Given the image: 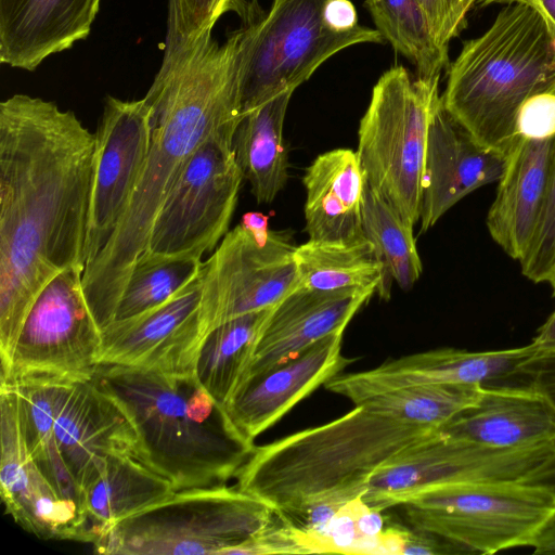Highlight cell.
I'll use <instances>...</instances> for the list:
<instances>
[{
    "instance_id": "16",
    "label": "cell",
    "mask_w": 555,
    "mask_h": 555,
    "mask_svg": "<svg viewBox=\"0 0 555 555\" xmlns=\"http://www.w3.org/2000/svg\"><path fill=\"white\" fill-rule=\"evenodd\" d=\"M538 352L532 343L492 351L441 348L403 356L374 369L339 374L324 384L358 404L374 395L431 384L493 386L519 377L521 364Z\"/></svg>"
},
{
    "instance_id": "32",
    "label": "cell",
    "mask_w": 555,
    "mask_h": 555,
    "mask_svg": "<svg viewBox=\"0 0 555 555\" xmlns=\"http://www.w3.org/2000/svg\"><path fill=\"white\" fill-rule=\"evenodd\" d=\"M365 237L374 245L390 279L410 289L423 272L413 227L375 191L365 184L362 205Z\"/></svg>"
},
{
    "instance_id": "23",
    "label": "cell",
    "mask_w": 555,
    "mask_h": 555,
    "mask_svg": "<svg viewBox=\"0 0 555 555\" xmlns=\"http://www.w3.org/2000/svg\"><path fill=\"white\" fill-rule=\"evenodd\" d=\"M439 431L499 449L551 444L555 443V405L529 383L483 386L478 401Z\"/></svg>"
},
{
    "instance_id": "17",
    "label": "cell",
    "mask_w": 555,
    "mask_h": 555,
    "mask_svg": "<svg viewBox=\"0 0 555 555\" xmlns=\"http://www.w3.org/2000/svg\"><path fill=\"white\" fill-rule=\"evenodd\" d=\"M0 491L5 511L24 530L46 540L92 543L85 512L65 500L30 457L14 393L0 387Z\"/></svg>"
},
{
    "instance_id": "26",
    "label": "cell",
    "mask_w": 555,
    "mask_h": 555,
    "mask_svg": "<svg viewBox=\"0 0 555 555\" xmlns=\"http://www.w3.org/2000/svg\"><path fill=\"white\" fill-rule=\"evenodd\" d=\"M176 492L172 483L132 456L108 459L81 489L93 542L113 524Z\"/></svg>"
},
{
    "instance_id": "22",
    "label": "cell",
    "mask_w": 555,
    "mask_h": 555,
    "mask_svg": "<svg viewBox=\"0 0 555 555\" xmlns=\"http://www.w3.org/2000/svg\"><path fill=\"white\" fill-rule=\"evenodd\" d=\"M555 159V135H517L486 224L492 240L521 261L537 233L547 199Z\"/></svg>"
},
{
    "instance_id": "15",
    "label": "cell",
    "mask_w": 555,
    "mask_h": 555,
    "mask_svg": "<svg viewBox=\"0 0 555 555\" xmlns=\"http://www.w3.org/2000/svg\"><path fill=\"white\" fill-rule=\"evenodd\" d=\"M199 279L165 302L102 330L100 365H118L168 375L195 374L205 335L197 310Z\"/></svg>"
},
{
    "instance_id": "34",
    "label": "cell",
    "mask_w": 555,
    "mask_h": 555,
    "mask_svg": "<svg viewBox=\"0 0 555 555\" xmlns=\"http://www.w3.org/2000/svg\"><path fill=\"white\" fill-rule=\"evenodd\" d=\"M519 262L522 275L533 283L546 282L555 263V159L541 221L527 255Z\"/></svg>"
},
{
    "instance_id": "20",
    "label": "cell",
    "mask_w": 555,
    "mask_h": 555,
    "mask_svg": "<svg viewBox=\"0 0 555 555\" xmlns=\"http://www.w3.org/2000/svg\"><path fill=\"white\" fill-rule=\"evenodd\" d=\"M54 438L80 492L108 459H137L138 438L129 416L94 376L73 385L56 416Z\"/></svg>"
},
{
    "instance_id": "9",
    "label": "cell",
    "mask_w": 555,
    "mask_h": 555,
    "mask_svg": "<svg viewBox=\"0 0 555 555\" xmlns=\"http://www.w3.org/2000/svg\"><path fill=\"white\" fill-rule=\"evenodd\" d=\"M401 506L412 528L467 554H494L532 546L555 518V492L529 481L462 482L423 491Z\"/></svg>"
},
{
    "instance_id": "3",
    "label": "cell",
    "mask_w": 555,
    "mask_h": 555,
    "mask_svg": "<svg viewBox=\"0 0 555 555\" xmlns=\"http://www.w3.org/2000/svg\"><path fill=\"white\" fill-rule=\"evenodd\" d=\"M437 433L354 405L334 421L255 446L236 487L286 521L315 506L339 511L365 493L379 467Z\"/></svg>"
},
{
    "instance_id": "8",
    "label": "cell",
    "mask_w": 555,
    "mask_h": 555,
    "mask_svg": "<svg viewBox=\"0 0 555 555\" xmlns=\"http://www.w3.org/2000/svg\"><path fill=\"white\" fill-rule=\"evenodd\" d=\"M439 79L412 78L403 66L385 72L372 90L358 131L365 184L412 225L420 221L427 133Z\"/></svg>"
},
{
    "instance_id": "33",
    "label": "cell",
    "mask_w": 555,
    "mask_h": 555,
    "mask_svg": "<svg viewBox=\"0 0 555 555\" xmlns=\"http://www.w3.org/2000/svg\"><path fill=\"white\" fill-rule=\"evenodd\" d=\"M202 264L197 258L143 251L131 269L112 322L130 319L165 302L198 278Z\"/></svg>"
},
{
    "instance_id": "37",
    "label": "cell",
    "mask_w": 555,
    "mask_h": 555,
    "mask_svg": "<svg viewBox=\"0 0 555 555\" xmlns=\"http://www.w3.org/2000/svg\"><path fill=\"white\" fill-rule=\"evenodd\" d=\"M519 375L555 405V351L537 352L521 364ZM534 483L546 486L555 492V464Z\"/></svg>"
},
{
    "instance_id": "40",
    "label": "cell",
    "mask_w": 555,
    "mask_h": 555,
    "mask_svg": "<svg viewBox=\"0 0 555 555\" xmlns=\"http://www.w3.org/2000/svg\"><path fill=\"white\" fill-rule=\"evenodd\" d=\"M481 5L490 3H522L537 10L555 31V0H480Z\"/></svg>"
},
{
    "instance_id": "14",
    "label": "cell",
    "mask_w": 555,
    "mask_h": 555,
    "mask_svg": "<svg viewBox=\"0 0 555 555\" xmlns=\"http://www.w3.org/2000/svg\"><path fill=\"white\" fill-rule=\"evenodd\" d=\"M151 133V108L144 98H106L94 133L86 266L109 241L128 207L147 157Z\"/></svg>"
},
{
    "instance_id": "25",
    "label": "cell",
    "mask_w": 555,
    "mask_h": 555,
    "mask_svg": "<svg viewBox=\"0 0 555 555\" xmlns=\"http://www.w3.org/2000/svg\"><path fill=\"white\" fill-rule=\"evenodd\" d=\"M302 183L309 240L350 244L366 238L362 225L365 179L354 151L320 154L306 169Z\"/></svg>"
},
{
    "instance_id": "6",
    "label": "cell",
    "mask_w": 555,
    "mask_h": 555,
    "mask_svg": "<svg viewBox=\"0 0 555 555\" xmlns=\"http://www.w3.org/2000/svg\"><path fill=\"white\" fill-rule=\"evenodd\" d=\"M327 0H272L263 13L254 2L235 0L242 20L238 87L242 116L307 81L331 56L359 43H382L377 29L332 30L323 10Z\"/></svg>"
},
{
    "instance_id": "35",
    "label": "cell",
    "mask_w": 555,
    "mask_h": 555,
    "mask_svg": "<svg viewBox=\"0 0 555 555\" xmlns=\"http://www.w3.org/2000/svg\"><path fill=\"white\" fill-rule=\"evenodd\" d=\"M437 44L448 52L450 41L466 25V15L476 0H418Z\"/></svg>"
},
{
    "instance_id": "1",
    "label": "cell",
    "mask_w": 555,
    "mask_h": 555,
    "mask_svg": "<svg viewBox=\"0 0 555 555\" xmlns=\"http://www.w3.org/2000/svg\"><path fill=\"white\" fill-rule=\"evenodd\" d=\"M94 146L54 102L14 94L0 103L1 372L44 285L85 269Z\"/></svg>"
},
{
    "instance_id": "38",
    "label": "cell",
    "mask_w": 555,
    "mask_h": 555,
    "mask_svg": "<svg viewBox=\"0 0 555 555\" xmlns=\"http://www.w3.org/2000/svg\"><path fill=\"white\" fill-rule=\"evenodd\" d=\"M235 0H177L181 27L189 36L212 29L216 22L232 10Z\"/></svg>"
},
{
    "instance_id": "42",
    "label": "cell",
    "mask_w": 555,
    "mask_h": 555,
    "mask_svg": "<svg viewBox=\"0 0 555 555\" xmlns=\"http://www.w3.org/2000/svg\"><path fill=\"white\" fill-rule=\"evenodd\" d=\"M531 547L534 554L555 555V518L545 526Z\"/></svg>"
},
{
    "instance_id": "12",
    "label": "cell",
    "mask_w": 555,
    "mask_h": 555,
    "mask_svg": "<svg viewBox=\"0 0 555 555\" xmlns=\"http://www.w3.org/2000/svg\"><path fill=\"white\" fill-rule=\"evenodd\" d=\"M233 140L212 137L192 155L154 219L145 250L202 259L216 249L229 232L244 179Z\"/></svg>"
},
{
    "instance_id": "18",
    "label": "cell",
    "mask_w": 555,
    "mask_h": 555,
    "mask_svg": "<svg viewBox=\"0 0 555 555\" xmlns=\"http://www.w3.org/2000/svg\"><path fill=\"white\" fill-rule=\"evenodd\" d=\"M344 332L332 333L296 358L245 378L222 406L234 435L255 439L320 386L341 374L352 359L343 354Z\"/></svg>"
},
{
    "instance_id": "30",
    "label": "cell",
    "mask_w": 555,
    "mask_h": 555,
    "mask_svg": "<svg viewBox=\"0 0 555 555\" xmlns=\"http://www.w3.org/2000/svg\"><path fill=\"white\" fill-rule=\"evenodd\" d=\"M365 5L376 29L414 65L417 78H440L448 52L435 41L418 0H365Z\"/></svg>"
},
{
    "instance_id": "27",
    "label": "cell",
    "mask_w": 555,
    "mask_h": 555,
    "mask_svg": "<svg viewBox=\"0 0 555 555\" xmlns=\"http://www.w3.org/2000/svg\"><path fill=\"white\" fill-rule=\"evenodd\" d=\"M293 91L283 92L243 116L233 140L236 160L258 204H270L287 181L283 127Z\"/></svg>"
},
{
    "instance_id": "19",
    "label": "cell",
    "mask_w": 555,
    "mask_h": 555,
    "mask_svg": "<svg viewBox=\"0 0 555 555\" xmlns=\"http://www.w3.org/2000/svg\"><path fill=\"white\" fill-rule=\"evenodd\" d=\"M507 154L479 142L444 106L434 104L425 151L420 221L427 231L457 202L502 177Z\"/></svg>"
},
{
    "instance_id": "4",
    "label": "cell",
    "mask_w": 555,
    "mask_h": 555,
    "mask_svg": "<svg viewBox=\"0 0 555 555\" xmlns=\"http://www.w3.org/2000/svg\"><path fill=\"white\" fill-rule=\"evenodd\" d=\"M94 378L129 416L137 460L176 491L225 485L255 448L237 439L222 406L195 374L100 365Z\"/></svg>"
},
{
    "instance_id": "13",
    "label": "cell",
    "mask_w": 555,
    "mask_h": 555,
    "mask_svg": "<svg viewBox=\"0 0 555 555\" xmlns=\"http://www.w3.org/2000/svg\"><path fill=\"white\" fill-rule=\"evenodd\" d=\"M83 268L69 267L36 297L1 380L43 375L82 380L100 366L102 331L82 289Z\"/></svg>"
},
{
    "instance_id": "7",
    "label": "cell",
    "mask_w": 555,
    "mask_h": 555,
    "mask_svg": "<svg viewBox=\"0 0 555 555\" xmlns=\"http://www.w3.org/2000/svg\"><path fill=\"white\" fill-rule=\"evenodd\" d=\"M274 511L225 485L176 491L106 528L94 550L115 555H229Z\"/></svg>"
},
{
    "instance_id": "5",
    "label": "cell",
    "mask_w": 555,
    "mask_h": 555,
    "mask_svg": "<svg viewBox=\"0 0 555 555\" xmlns=\"http://www.w3.org/2000/svg\"><path fill=\"white\" fill-rule=\"evenodd\" d=\"M555 80V31L533 8L508 3L466 41L448 74L444 106L482 144L508 154L520 108Z\"/></svg>"
},
{
    "instance_id": "31",
    "label": "cell",
    "mask_w": 555,
    "mask_h": 555,
    "mask_svg": "<svg viewBox=\"0 0 555 555\" xmlns=\"http://www.w3.org/2000/svg\"><path fill=\"white\" fill-rule=\"evenodd\" d=\"M483 386L431 384L374 395L354 405L402 422L439 429L474 405Z\"/></svg>"
},
{
    "instance_id": "43",
    "label": "cell",
    "mask_w": 555,
    "mask_h": 555,
    "mask_svg": "<svg viewBox=\"0 0 555 555\" xmlns=\"http://www.w3.org/2000/svg\"><path fill=\"white\" fill-rule=\"evenodd\" d=\"M546 283H548L551 285V287L553 289V296H555V263L553 266V269L550 273V276H548Z\"/></svg>"
},
{
    "instance_id": "28",
    "label": "cell",
    "mask_w": 555,
    "mask_h": 555,
    "mask_svg": "<svg viewBox=\"0 0 555 555\" xmlns=\"http://www.w3.org/2000/svg\"><path fill=\"white\" fill-rule=\"evenodd\" d=\"M295 258L300 285L320 291L374 288L388 300L390 276L374 245L311 241L297 246Z\"/></svg>"
},
{
    "instance_id": "21",
    "label": "cell",
    "mask_w": 555,
    "mask_h": 555,
    "mask_svg": "<svg viewBox=\"0 0 555 555\" xmlns=\"http://www.w3.org/2000/svg\"><path fill=\"white\" fill-rule=\"evenodd\" d=\"M374 293V288L320 291L298 286L272 307L244 379L296 358L332 333L345 332Z\"/></svg>"
},
{
    "instance_id": "10",
    "label": "cell",
    "mask_w": 555,
    "mask_h": 555,
    "mask_svg": "<svg viewBox=\"0 0 555 555\" xmlns=\"http://www.w3.org/2000/svg\"><path fill=\"white\" fill-rule=\"evenodd\" d=\"M297 245L268 217L246 212L203 262L197 317L206 336L234 318L269 309L300 285Z\"/></svg>"
},
{
    "instance_id": "41",
    "label": "cell",
    "mask_w": 555,
    "mask_h": 555,
    "mask_svg": "<svg viewBox=\"0 0 555 555\" xmlns=\"http://www.w3.org/2000/svg\"><path fill=\"white\" fill-rule=\"evenodd\" d=\"M531 343L538 352L555 351V311L538 330Z\"/></svg>"
},
{
    "instance_id": "2",
    "label": "cell",
    "mask_w": 555,
    "mask_h": 555,
    "mask_svg": "<svg viewBox=\"0 0 555 555\" xmlns=\"http://www.w3.org/2000/svg\"><path fill=\"white\" fill-rule=\"evenodd\" d=\"M211 30L186 35L177 0H169L163 62L144 96L152 125L147 157L118 225L82 274L83 294L100 328L113 321L154 219L192 155L212 137H234L243 118L240 30L222 44Z\"/></svg>"
},
{
    "instance_id": "24",
    "label": "cell",
    "mask_w": 555,
    "mask_h": 555,
    "mask_svg": "<svg viewBox=\"0 0 555 555\" xmlns=\"http://www.w3.org/2000/svg\"><path fill=\"white\" fill-rule=\"evenodd\" d=\"M101 0H0V62L35 70L86 39Z\"/></svg>"
},
{
    "instance_id": "39",
    "label": "cell",
    "mask_w": 555,
    "mask_h": 555,
    "mask_svg": "<svg viewBox=\"0 0 555 555\" xmlns=\"http://www.w3.org/2000/svg\"><path fill=\"white\" fill-rule=\"evenodd\" d=\"M323 16L326 25L337 33H349L360 26L357 10L350 0H327Z\"/></svg>"
},
{
    "instance_id": "11",
    "label": "cell",
    "mask_w": 555,
    "mask_h": 555,
    "mask_svg": "<svg viewBox=\"0 0 555 555\" xmlns=\"http://www.w3.org/2000/svg\"><path fill=\"white\" fill-rule=\"evenodd\" d=\"M555 464V443L499 449L438 433L395 455L371 477L363 500L379 511L423 491L474 481H529Z\"/></svg>"
},
{
    "instance_id": "36",
    "label": "cell",
    "mask_w": 555,
    "mask_h": 555,
    "mask_svg": "<svg viewBox=\"0 0 555 555\" xmlns=\"http://www.w3.org/2000/svg\"><path fill=\"white\" fill-rule=\"evenodd\" d=\"M302 554L289 525L276 514L274 519L233 547L229 555Z\"/></svg>"
},
{
    "instance_id": "29",
    "label": "cell",
    "mask_w": 555,
    "mask_h": 555,
    "mask_svg": "<svg viewBox=\"0 0 555 555\" xmlns=\"http://www.w3.org/2000/svg\"><path fill=\"white\" fill-rule=\"evenodd\" d=\"M271 309L272 307L229 320L206 336L198 354L195 375L221 406L244 379Z\"/></svg>"
}]
</instances>
